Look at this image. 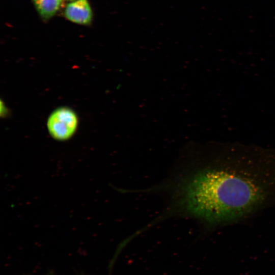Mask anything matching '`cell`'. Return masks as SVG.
<instances>
[{"label": "cell", "instance_id": "1", "mask_svg": "<svg viewBox=\"0 0 275 275\" xmlns=\"http://www.w3.org/2000/svg\"><path fill=\"white\" fill-rule=\"evenodd\" d=\"M252 167L238 163L203 166L182 174L172 183L175 208L211 224L234 220L268 199L273 180Z\"/></svg>", "mask_w": 275, "mask_h": 275}, {"label": "cell", "instance_id": "2", "mask_svg": "<svg viewBox=\"0 0 275 275\" xmlns=\"http://www.w3.org/2000/svg\"><path fill=\"white\" fill-rule=\"evenodd\" d=\"M77 118L74 112L66 108L54 111L49 117L47 128L50 134L54 139L65 140L74 133L77 126Z\"/></svg>", "mask_w": 275, "mask_h": 275}, {"label": "cell", "instance_id": "3", "mask_svg": "<svg viewBox=\"0 0 275 275\" xmlns=\"http://www.w3.org/2000/svg\"><path fill=\"white\" fill-rule=\"evenodd\" d=\"M65 15L69 20L79 24H88L92 19V11L87 0H77L69 4Z\"/></svg>", "mask_w": 275, "mask_h": 275}, {"label": "cell", "instance_id": "4", "mask_svg": "<svg viewBox=\"0 0 275 275\" xmlns=\"http://www.w3.org/2000/svg\"><path fill=\"white\" fill-rule=\"evenodd\" d=\"M38 12L45 19L52 17L60 7V0H33Z\"/></svg>", "mask_w": 275, "mask_h": 275}, {"label": "cell", "instance_id": "5", "mask_svg": "<svg viewBox=\"0 0 275 275\" xmlns=\"http://www.w3.org/2000/svg\"><path fill=\"white\" fill-rule=\"evenodd\" d=\"M67 1H74V0H67Z\"/></svg>", "mask_w": 275, "mask_h": 275}, {"label": "cell", "instance_id": "6", "mask_svg": "<svg viewBox=\"0 0 275 275\" xmlns=\"http://www.w3.org/2000/svg\"><path fill=\"white\" fill-rule=\"evenodd\" d=\"M60 1H62V0H60Z\"/></svg>", "mask_w": 275, "mask_h": 275}]
</instances>
